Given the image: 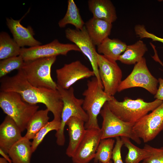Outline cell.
<instances>
[{
    "instance_id": "obj_29",
    "label": "cell",
    "mask_w": 163,
    "mask_h": 163,
    "mask_svg": "<svg viewBox=\"0 0 163 163\" xmlns=\"http://www.w3.org/2000/svg\"><path fill=\"white\" fill-rule=\"evenodd\" d=\"M24 61L20 56L1 60L0 78H2L13 70L21 69Z\"/></svg>"
},
{
    "instance_id": "obj_16",
    "label": "cell",
    "mask_w": 163,
    "mask_h": 163,
    "mask_svg": "<svg viewBox=\"0 0 163 163\" xmlns=\"http://www.w3.org/2000/svg\"><path fill=\"white\" fill-rule=\"evenodd\" d=\"M21 132L15 121L7 115L0 125V148L6 153L22 137Z\"/></svg>"
},
{
    "instance_id": "obj_12",
    "label": "cell",
    "mask_w": 163,
    "mask_h": 163,
    "mask_svg": "<svg viewBox=\"0 0 163 163\" xmlns=\"http://www.w3.org/2000/svg\"><path fill=\"white\" fill-rule=\"evenodd\" d=\"M66 38L72 42L79 49L89 60L95 76L99 83L102 85L97 64V57L95 45L89 36L85 26L82 30L69 28L65 30Z\"/></svg>"
},
{
    "instance_id": "obj_14",
    "label": "cell",
    "mask_w": 163,
    "mask_h": 163,
    "mask_svg": "<svg viewBox=\"0 0 163 163\" xmlns=\"http://www.w3.org/2000/svg\"><path fill=\"white\" fill-rule=\"evenodd\" d=\"M100 128L86 129L84 136L72 157L73 163H88L94 158L101 139Z\"/></svg>"
},
{
    "instance_id": "obj_31",
    "label": "cell",
    "mask_w": 163,
    "mask_h": 163,
    "mask_svg": "<svg viewBox=\"0 0 163 163\" xmlns=\"http://www.w3.org/2000/svg\"><path fill=\"white\" fill-rule=\"evenodd\" d=\"M134 31L136 34L140 39L147 38L151 39L152 41L161 42L163 43V38L157 37L155 34L149 32L142 24H137L135 26Z\"/></svg>"
},
{
    "instance_id": "obj_25",
    "label": "cell",
    "mask_w": 163,
    "mask_h": 163,
    "mask_svg": "<svg viewBox=\"0 0 163 163\" xmlns=\"http://www.w3.org/2000/svg\"><path fill=\"white\" fill-rule=\"evenodd\" d=\"M21 48L7 32L0 33V59L19 56Z\"/></svg>"
},
{
    "instance_id": "obj_30",
    "label": "cell",
    "mask_w": 163,
    "mask_h": 163,
    "mask_svg": "<svg viewBox=\"0 0 163 163\" xmlns=\"http://www.w3.org/2000/svg\"><path fill=\"white\" fill-rule=\"evenodd\" d=\"M143 148L150 152L151 155L143 160L142 163H163V147L156 148L145 144Z\"/></svg>"
},
{
    "instance_id": "obj_8",
    "label": "cell",
    "mask_w": 163,
    "mask_h": 163,
    "mask_svg": "<svg viewBox=\"0 0 163 163\" xmlns=\"http://www.w3.org/2000/svg\"><path fill=\"white\" fill-rule=\"evenodd\" d=\"M57 89L60 95L63 107L61 115V126L57 133L59 135L63 136L64 135L66 123L71 117H77L85 123L88 121V117L82 107L83 99L76 97L73 87L66 89L57 85Z\"/></svg>"
},
{
    "instance_id": "obj_17",
    "label": "cell",
    "mask_w": 163,
    "mask_h": 163,
    "mask_svg": "<svg viewBox=\"0 0 163 163\" xmlns=\"http://www.w3.org/2000/svg\"><path fill=\"white\" fill-rule=\"evenodd\" d=\"M85 122L75 117H71L66 125L68 127L69 141L66 154L72 158L75 154L85 132Z\"/></svg>"
},
{
    "instance_id": "obj_11",
    "label": "cell",
    "mask_w": 163,
    "mask_h": 163,
    "mask_svg": "<svg viewBox=\"0 0 163 163\" xmlns=\"http://www.w3.org/2000/svg\"><path fill=\"white\" fill-rule=\"evenodd\" d=\"M133 130L145 143L153 139L163 130V101L151 113L136 123Z\"/></svg>"
},
{
    "instance_id": "obj_23",
    "label": "cell",
    "mask_w": 163,
    "mask_h": 163,
    "mask_svg": "<svg viewBox=\"0 0 163 163\" xmlns=\"http://www.w3.org/2000/svg\"><path fill=\"white\" fill-rule=\"evenodd\" d=\"M68 7L66 14L64 17L58 23L61 28L65 27L68 24L74 26L76 29L82 30L84 27L85 23L83 21L79 11L73 0L68 1Z\"/></svg>"
},
{
    "instance_id": "obj_21",
    "label": "cell",
    "mask_w": 163,
    "mask_h": 163,
    "mask_svg": "<svg viewBox=\"0 0 163 163\" xmlns=\"http://www.w3.org/2000/svg\"><path fill=\"white\" fill-rule=\"evenodd\" d=\"M127 46L125 43L118 39H111L108 37L97 46V53L116 61L125 50Z\"/></svg>"
},
{
    "instance_id": "obj_26",
    "label": "cell",
    "mask_w": 163,
    "mask_h": 163,
    "mask_svg": "<svg viewBox=\"0 0 163 163\" xmlns=\"http://www.w3.org/2000/svg\"><path fill=\"white\" fill-rule=\"evenodd\" d=\"M120 137L123 145L128 150L125 158V163H139L150 156L151 153L149 151L144 148L141 149L136 146L131 142L129 138L124 137Z\"/></svg>"
},
{
    "instance_id": "obj_35",
    "label": "cell",
    "mask_w": 163,
    "mask_h": 163,
    "mask_svg": "<svg viewBox=\"0 0 163 163\" xmlns=\"http://www.w3.org/2000/svg\"><path fill=\"white\" fill-rule=\"evenodd\" d=\"M0 163H9L8 161L3 157L0 158Z\"/></svg>"
},
{
    "instance_id": "obj_5",
    "label": "cell",
    "mask_w": 163,
    "mask_h": 163,
    "mask_svg": "<svg viewBox=\"0 0 163 163\" xmlns=\"http://www.w3.org/2000/svg\"><path fill=\"white\" fill-rule=\"evenodd\" d=\"M56 56L24 62L21 70L27 81L35 87L57 89V83L51 75V68L56 60Z\"/></svg>"
},
{
    "instance_id": "obj_10",
    "label": "cell",
    "mask_w": 163,
    "mask_h": 163,
    "mask_svg": "<svg viewBox=\"0 0 163 163\" xmlns=\"http://www.w3.org/2000/svg\"><path fill=\"white\" fill-rule=\"evenodd\" d=\"M71 51L81 52L74 44L62 43L57 39H55L50 43L44 45L28 48H21L19 56L24 62H26L59 55L66 56Z\"/></svg>"
},
{
    "instance_id": "obj_33",
    "label": "cell",
    "mask_w": 163,
    "mask_h": 163,
    "mask_svg": "<svg viewBox=\"0 0 163 163\" xmlns=\"http://www.w3.org/2000/svg\"><path fill=\"white\" fill-rule=\"evenodd\" d=\"M158 80L159 86L154 97L156 99L163 101V79L159 78Z\"/></svg>"
},
{
    "instance_id": "obj_19",
    "label": "cell",
    "mask_w": 163,
    "mask_h": 163,
    "mask_svg": "<svg viewBox=\"0 0 163 163\" xmlns=\"http://www.w3.org/2000/svg\"><path fill=\"white\" fill-rule=\"evenodd\" d=\"M85 26L93 43L97 46L110 35L112 24L93 17L85 23Z\"/></svg>"
},
{
    "instance_id": "obj_27",
    "label": "cell",
    "mask_w": 163,
    "mask_h": 163,
    "mask_svg": "<svg viewBox=\"0 0 163 163\" xmlns=\"http://www.w3.org/2000/svg\"><path fill=\"white\" fill-rule=\"evenodd\" d=\"M114 143L115 140L111 138L101 139L94 158V162L107 163L111 161Z\"/></svg>"
},
{
    "instance_id": "obj_3",
    "label": "cell",
    "mask_w": 163,
    "mask_h": 163,
    "mask_svg": "<svg viewBox=\"0 0 163 163\" xmlns=\"http://www.w3.org/2000/svg\"><path fill=\"white\" fill-rule=\"evenodd\" d=\"M0 107L15 121L22 132L26 129L28 121L39 108L37 104L24 101L17 93L2 91L0 92Z\"/></svg>"
},
{
    "instance_id": "obj_15",
    "label": "cell",
    "mask_w": 163,
    "mask_h": 163,
    "mask_svg": "<svg viewBox=\"0 0 163 163\" xmlns=\"http://www.w3.org/2000/svg\"><path fill=\"white\" fill-rule=\"evenodd\" d=\"M6 21L13 39L20 47H31L41 45V43L34 38L35 33L32 27L30 26L27 27L23 26L21 23V19L7 18Z\"/></svg>"
},
{
    "instance_id": "obj_1",
    "label": "cell",
    "mask_w": 163,
    "mask_h": 163,
    "mask_svg": "<svg viewBox=\"0 0 163 163\" xmlns=\"http://www.w3.org/2000/svg\"><path fill=\"white\" fill-rule=\"evenodd\" d=\"M0 81V91L17 93L30 104H43L53 114V119L61 121L63 103L57 89L33 86L26 80L21 69L14 75L1 78Z\"/></svg>"
},
{
    "instance_id": "obj_7",
    "label": "cell",
    "mask_w": 163,
    "mask_h": 163,
    "mask_svg": "<svg viewBox=\"0 0 163 163\" xmlns=\"http://www.w3.org/2000/svg\"><path fill=\"white\" fill-rule=\"evenodd\" d=\"M158 80L151 74L147 66L145 58L143 57L135 64L130 74L122 81L117 92L133 87L143 88L155 95L158 89Z\"/></svg>"
},
{
    "instance_id": "obj_22",
    "label": "cell",
    "mask_w": 163,
    "mask_h": 163,
    "mask_svg": "<svg viewBox=\"0 0 163 163\" xmlns=\"http://www.w3.org/2000/svg\"><path fill=\"white\" fill-rule=\"evenodd\" d=\"M148 50L146 44L142 40H139L133 44L127 45L118 60L126 64H135L142 59Z\"/></svg>"
},
{
    "instance_id": "obj_6",
    "label": "cell",
    "mask_w": 163,
    "mask_h": 163,
    "mask_svg": "<svg viewBox=\"0 0 163 163\" xmlns=\"http://www.w3.org/2000/svg\"><path fill=\"white\" fill-rule=\"evenodd\" d=\"M107 102L100 113L103 120L101 129V139L124 137L131 139L136 143L140 144L141 141L133 130L135 123L125 122L120 119L110 111Z\"/></svg>"
},
{
    "instance_id": "obj_9",
    "label": "cell",
    "mask_w": 163,
    "mask_h": 163,
    "mask_svg": "<svg viewBox=\"0 0 163 163\" xmlns=\"http://www.w3.org/2000/svg\"><path fill=\"white\" fill-rule=\"evenodd\" d=\"M97 64L104 91L110 96L117 92L122 82V71L116 61L97 53Z\"/></svg>"
},
{
    "instance_id": "obj_34",
    "label": "cell",
    "mask_w": 163,
    "mask_h": 163,
    "mask_svg": "<svg viewBox=\"0 0 163 163\" xmlns=\"http://www.w3.org/2000/svg\"><path fill=\"white\" fill-rule=\"evenodd\" d=\"M0 154L3 158L6 159L9 163H12V160L8 154L0 148Z\"/></svg>"
},
{
    "instance_id": "obj_32",
    "label": "cell",
    "mask_w": 163,
    "mask_h": 163,
    "mask_svg": "<svg viewBox=\"0 0 163 163\" xmlns=\"http://www.w3.org/2000/svg\"><path fill=\"white\" fill-rule=\"evenodd\" d=\"M116 142L112 154V159L114 163H124L122 158L121 149L123 143L120 137L115 138Z\"/></svg>"
},
{
    "instance_id": "obj_18",
    "label": "cell",
    "mask_w": 163,
    "mask_h": 163,
    "mask_svg": "<svg viewBox=\"0 0 163 163\" xmlns=\"http://www.w3.org/2000/svg\"><path fill=\"white\" fill-rule=\"evenodd\" d=\"M88 5L93 18L111 23L117 19L115 8L110 0H89Z\"/></svg>"
},
{
    "instance_id": "obj_28",
    "label": "cell",
    "mask_w": 163,
    "mask_h": 163,
    "mask_svg": "<svg viewBox=\"0 0 163 163\" xmlns=\"http://www.w3.org/2000/svg\"><path fill=\"white\" fill-rule=\"evenodd\" d=\"M61 126V121L53 120L49 122L36 133L32 142V150L34 152L43 141L46 135L52 130L58 131Z\"/></svg>"
},
{
    "instance_id": "obj_36",
    "label": "cell",
    "mask_w": 163,
    "mask_h": 163,
    "mask_svg": "<svg viewBox=\"0 0 163 163\" xmlns=\"http://www.w3.org/2000/svg\"><path fill=\"white\" fill-rule=\"evenodd\" d=\"M99 163H112V161L111 160L110 161H109V162H107V163H102V162H99Z\"/></svg>"
},
{
    "instance_id": "obj_4",
    "label": "cell",
    "mask_w": 163,
    "mask_h": 163,
    "mask_svg": "<svg viewBox=\"0 0 163 163\" xmlns=\"http://www.w3.org/2000/svg\"><path fill=\"white\" fill-rule=\"evenodd\" d=\"M87 85V88L82 93L84 97L82 107L88 117L85 128L86 129L100 128L97 116L104 104L114 96H110L104 91L103 85L99 83L95 76L88 80Z\"/></svg>"
},
{
    "instance_id": "obj_13",
    "label": "cell",
    "mask_w": 163,
    "mask_h": 163,
    "mask_svg": "<svg viewBox=\"0 0 163 163\" xmlns=\"http://www.w3.org/2000/svg\"><path fill=\"white\" fill-rule=\"evenodd\" d=\"M57 84L65 89H69L78 81L95 76L93 70L79 60L65 64L56 70Z\"/></svg>"
},
{
    "instance_id": "obj_20",
    "label": "cell",
    "mask_w": 163,
    "mask_h": 163,
    "mask_svg": "<svg viewBox=\"0 0 163 163\" xmlns=\"http://www.w3.org/2000/svg\"><path fill=\"white\" fill-rule=\"evenodd\" d=\"M31 146L32 142L24 136L15 143L8 153L12 163H30Z\"/></svg>"
},
{
    "instance_id": "obj_24",
    "label": "cell",
    "mask_w": 163,
    "mask_h": 163,
    "mask_svg": "<svg viewBox=\"0 0 163 163\" xmlns=\"http://www.w3.org/2000/svg\"><path fill=\"white\" fill-rule=\"evenodd\" d=\"M49 111L47 108L37 111L28 123L24 136L33 139L37 132L49 122Z\"/></svg>"
},
{
    "instance_id": "obj_2",
    "label": "cell",
    "mask_w": 163,
    "mask_h": 163,
    "mask_svg": "<svg viewBox=\"0 0 163 163\" xmlns=\"http://www.w3.org/2000/svg\"><path fill=\"white\" fill-rule=\"evenodd\" d=\"M163 101L155 99L152 102H146L140 98L133 100L126 97L120 102L114 97L107 103L110 111L120 119L125 122L135 123Z\"/></svg>"
}]
</instances>
